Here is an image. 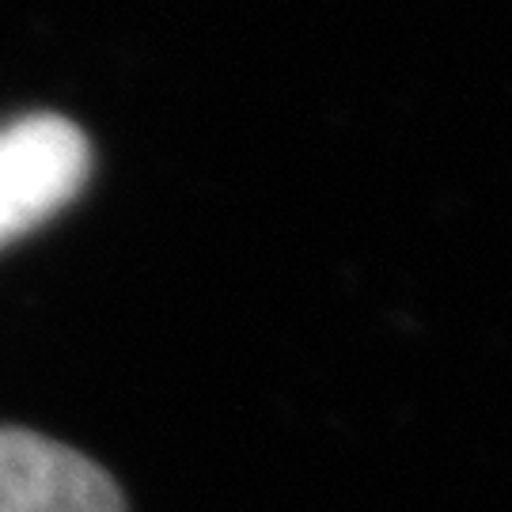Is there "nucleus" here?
<instances>
[{
    "mask_svg": "<svg viewBox=\"0 0 512 512\" xmlns=\"http://www.w3.org/2000/svg\"><path fill=\"white\" fill-rule=\"evenodd\" d=\"M0 512H126V497L69 444L0 429Z\"/></svg>",
    "mask_w": 512,
    "mask_h": 512,
    "instance_id": "obj_2",
    "label": "nucleus"
},
{
    "mask_svg": "<svg viewBox=\"0 0 512 512\" xmlns=\"http://www.w3.org/2000/svg\"><path fill=\"white\" fill-rule=\"evenodd\" d=\"M92 145L61 114H27L0 129V247L35 232L84 190Z\"/></svg>",
    "mask_w": 512,
    "mask_h": 512,
    "instance_id": "obj_1",
    "label": "nucleus"
}]
</instances>
